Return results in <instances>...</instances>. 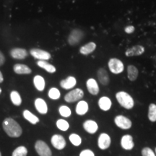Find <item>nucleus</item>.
Wrapping results in <instances>:
<instances>
[{
  "instance_id": "13",
  "label": "nucleus",
  "mask_w": 156,
  "mask_h": 156,
  "mask_svg": "<svg viewBox=\"0 0 156 156\" xmlns=\"http://www.w3.org/2000/svg\"><path fill=\"white\" fill-rule=\"evenodd\" d=\"M86 87L88 92L90 93L91 95H96L98 94L99 90V86L98 84L97 81L95 80L93 78H90L86 82Z\"/></svg>"
},
{
  "instance_id": "14",
  "label": "nucleus",
  "mask_w": 156,
  "mask_h": 156,
  "mask_svg": "<svg viewBox=\"0 0 156 156\" xmlns=\"http://www.w3.org/2000/svg\"><path fill=\"white\" fill-rule=\"evenodd\" d=\"M77 84V80L75 77L73 76H69L66 78V79L62 80L60 82V86H61L63 89L65 90H69L73 88Z\"/></svg>"
},
{
  "instance_id": "35",
  "label": "nucleus",
  "mask_w": 156,
  "mask_h": 156,
  "mask_svg": "<svg viewBox=\"0 0 156 156\" xmlns=\"http://www.w3.org/2000/svg\"><path fill=\"white\" fill-rule=\"evenodd\" d=\"M80 156H95L94 153L90 150L86 149V150H84L80 153Z\"/></svg>"
},
{
  "instance_id": "23",
  "label": "nucleus",
  "mask_w": 156,
  "mask_h": 156,
  "mask_svg": "<svg viewBox=\"0 0 156 156\" xmlns=\"http://www.w3.org/2000/svg\"><path fill=\"white\" fill-rule=\"evenodd\" d=\"M139 75L137 68L134 65H129L127 67V77L130 81H135Z\"/></svg>"
},
{
  "instance_id": "26",
  "label": "nucleus",
  "mask_w": 156,
  "mask_h": 156,
  "mask_svg": "<svg viewBox=\"0 0 156 156\" xmlns=\"http://www.w3.org/2000/svg\"><path fill=\"white\" fill-rule=\"evenodd\" d=\"M37 64L39 67L42 68L49 73H54L56 72V67L54 65L48 63L46 61H38L37 62Z\"/></svg>"
},
{
  "instance_id": "32",
  "label": "nucleus",
  "mask_w": 156,
  "mask_h": 156,
  "mask_svg": "<svg viewBox=\"0 0 156 156\" xmlns=\"http://www.w3.org/2000/svg\"><path fill=\"white\" fill-rule=\"evenodd\" d=\"M69 140L72 142V144L75 146H80L82 143L81 137L77 134H70L69 136Z\"/></svg>"
},
{
  "instance_id": "40",
  "label": "nucleus",
  "mask_w": 156,
  "mask_h": 156,
  "mask_svg": "<svg viewBox=\"0 0 156 156\" xmlns=\"http://www.w3.org/2000/svg\"><path fill=\"white\" fill-rule=\"evenodd\" d=\"M0 156H2V153H1V152H0Z\"/></svg>"
},
{
  "instance_id": "30",
  "label": "nucleus",
  "mask_w": 156,
  "mask_h": 156,
  "mask_svg": "<svg viewBox=\"0 0 156 156\" xmlns=\"http://www.w3.org/2000/svg\"><path fill=\"white\" fill-rule=\"evenodd\" d=\"M56 126L58 129H60L61 131L65 132L68 130V129L69 128V124L67 121L64 119H58L56 122Z\"/></svg>"
},
{
  "instance_id": "11",
  "label": "nucleus",
  "mask_w": 156,
  "mask_h": 156,
  "mask_svg": "<svg viewBox=\"0 0 156 156\" xmlns=\"http://www.w3.org/2000/svg\"><path fill=\"white\" fill-rule=\"evenodd\" d=\"M121 146L123 149L126 150V151H131L133 149L134 143L132 136L129 134H125L123 136L121 140Z\"/></svg>"
},
{
  "instance_id": "21",
  "label": "nucleus",
  "mask_w": 156,
  "mask_h": 156,
  "mask_svg": "<svg viewBox=\"0 0 156 156\" xmlns=\"http://www.w3.org/2000/svg\"><path fill=\"white\" fill-rule=\"evenodd\" d=\"M10 55L16 59H23L28 56V52L24 48H13L10 51Z\"/></svg>"
},
{
  "instance_id": "24",
  "label": "nucleus",
  "mask_w": 156,
  "mask_h": 156,
  "mask_svg": "<svg viewBox=\"0 0 156 156\" xmlns=\"http://www.w3.org/2000/svg\"><path fill=\"white\" fill-rule=\"evenodd\" d=\"M34 84L36 88L38 91H43L46 86L44 78L41 75H36L34 78Z\"/></svg>"
},
{
  "instance_id": "7",
  "label": "nucleus",
  "mask_w": 156,
  "mask_h": 156,
  "mask_svg": "<svg viewBox=\"0 0 156 156\" xmlns=\"http://www.w3.org/2000/svg\"><path fill=\"white\" fill-rule=\"evenodd\" d=\"M114 123L119 128L122 129H129L132 127V125L131 120L123 115H119L115 117Z\"/></svg>"
},
{
  "instance_id": "12",
  "label": "nucleus",
  "mask_w": 156,
  "mask_h": 156,
  "mask_svg": "<svg viewBox=\"0 0 156 156\" xmlns=\"http://www.w3.org/2000/svg\"><path fill=\"white\" fill-rule=\"evenodd\" d=\"M145 52V48L141 45H136L132 47L128 48L125 51V55L128 57L131 56H137L142 55Z\"/></svg>"
},
{
  "instance_id": "2",
  "label": "nucleus",
  "mask_w": 156,
  "mask_h": 156,
  "mask_svg": "<svg viewBox=\"0 0 156 156\" xmlns=\"http://www.w3.org/2000/svg\"><path fill=\"white\" fill-rule=\"evenodd\" d=\"M116 98L121 106L126 109H132L134 107V102L132 97L124 91H119L116 94Z\"/></svg>"
},
{
  "instance_id": "16",
  "label": "nucleus",
  "mask_w": 156,
  "mask_h": 156,
  "mask_svg": "<svg viewBox=\"0 0 156 156\" xmlns=\"http://www.w3.org/2000/svg\"><path fill=\"white\" fill-rule=\"evenodd\" d=\"M35 107H36V110L41 114H46L48 112V106L46 104V101L44 99L38 98H36L35 101Z\"/></svg>"
},
{
  "instance_id": "33",
  "label": "nucleus",
  "mask_w": 156,
  "mask_h": 156,
  "mask_svg": "<svg viewBox=\"0 0 156 156\" xmlns=\"http://www.w3.org/2000/svg\"><path fill=\"white\" fill-rule=\"evenodd\" d=\"M58 112H59V114L62 116L65 117V118L69 117L72 114L71 109H70L69 107L67 106H60L59 108H58Z\"/></svg>"
},
{
  "instance_id": "1",
  "label": "nucleus",
  "mask_w": 156,
  "mask_h": 156,
  "mask_svg": "<svg viewBox=\"0 0 156 156\" xmlns=\"http://www.w3.org/2000/svg\"><path fill=\"white\" fill-rule=\"evenodd\" d=\"M2 126L4 131L10 137L17 138L22 135V128L18 123L13 119L6 118L3 121Z\"/></svg>"
},
{
  "instance_id": "8",
  "label": "nucleus",
  "mask_w": 156,
  "mask_h": 156,
  "mask_svg": "<svg viewBox=\"0 0 156 156\" xmlns=\"http://www.w3.org/2000/svg\"><path fill=\"white\" fill-rule=\"evenodd\" d=\"M30 53L35 58H37L39 61H47L51 57L50 53L48 51L39 48H32Z\"/></svg>"
},
{
  "instance_id": "9",
  "label": "nucleus",
  "mask_w": 156,
  "mask_h": 156,
  "mask_svg": "<svg viewBox=\"0 0 156 156\" xmlns=\"http://www.w3.org/2000/svg\"><path fill=\"white\" fill-rule=\"evenodd\" d=\"M51 145L55 147L56 149L63 150L66 147V140L64 138L63 136L60 135V134H54L52 136L51 139Z\"/></svg>"
},
{
  "instance_id": "36",
  "label": "nucleus",
  "mask_w": 156,
  "mask_h": 156,
  "mask_svg": "<svg viewBox=\"0 0 156 156\" xmlns=\"http://www.w3.org/2000/svg\"><path fill=\"white\" fill-rule=\"evenodd\" d=\"M134 30H135L134 27L132 26V25H130V26L126 27L125 29H124V31H125L127 34H131L134 32Z\"/></svg>"
},
{
  "instance_id": "41",
  "label": "nucleus",
  "mask_w": 156,
  "mask_h": 156,
  "mask_svg": "<svg viewBox=\"0 0 156 156\" xmlns=\"http://www.w3.org/2000/svg\"><path fill=\"white\" fill-rule=\"evenodd\" d=\"M155 153H156V147H155Z\"/></svg>"
},
{
  "instance_id": "15",
  "label": "nucleus",
  "mask_w": 156,
  "mask_h": 156,
  "mask_svg": "<svg viewBox=\"0 0 156 156\" xmlns=\"http://www.w3.org/2000/svg\"><path fill=\"white\" fill-rule=\"evenodd\" d=\"M97 77L100 83L103 85H108L110 79H109V75L107 71L103 68H100L97 71Z\"/></svg>"
},
{
  "instance_id": "28",
  "label": "nucleus",
  "mask_w": 156,
  "mask_h": 156,
  "mask_svg": "<svg viewBox=\"0 0 156 156\" xmlns=\"http://www.w3.org/2000/svg\"><path fill=\"white\" fill-rule=\"evenodd\" d=\"M148 119L151 122H156V105L151 103L148 108Z\"/></svg>"
},
{
  "instance_id": "39",
  "label": "nucleus",
  "mask_w": 156,
  "mask_h": 156,
  "mask_svg": "<svg viewBox=\"0 0 156 156\" xmlns=\"http://www.w3.org/2000/svg\"><path fill=\"white\" fill-rule=\"evenodd\" d=\"M1 93H2V89L0 88V94H1Z\"/></svg>"
},
{
  "instance_id": "20",
  "label": "nucleus",
  "mask_w": 156,
  "mask_h": 156,
  "mask_svg": "<svg viewBox=\"0 0 156 156\" xmlns=\"http://www.w3.org/2000/svg\"><path fill=\"white\" fill-rule=\"evenodd\" d=\"M13 69H14L15 73L18 74V75H29L32 72L30 67L25 64H15L13 67Z\"/></svg>"
},
{
  "instance_id": "4",
  "label": "nucleus",
  "mask_w": 156,
  "mask_h": 156,
  "mask_svg": "<svg viewBox=\"0 0 156 156\" xmlns=\"http://www.w3.org/2000/svg\"><path fill=\"white\" fill-rule=\"evenodd\" d=\"M84 96V92L80 88H76L69 91L64 96V101L67 103H74L80 101Z\"/></svg>"
},
{
  "instance_id": "31",
  "label": "nucleus",
  "mask_w": 156,
  "mask_h": 156,
  "mask_svg": "<svg viewBox=\"0 0 156 156\" xmlns=\"http://www.w3.org/2000/svg\"><path fill=\"white\" fill-rule=\"evenodd\" d=\"M48 97L50 98L52 100H57L61 96V93H60V91L58 90L57 88L56 87H52L48 91Z\"/></svg>"
},
{
  "instance_id": "27",
  "label": "nucleus",
  "mask_w": 156,
  "mask_h": 156,
  "mask_svg": "<svg viewBox=\"0 0 156 156\" xmlns=\"http://www.w3.org/2000/svg\"><path fill=\"white\" fill-rule=\"evenodd\" d=\"M10 99L15 106H19L22 103V98H21L20 95L17 91H12L10 93Z\"/></svg>"
},
{
  "instance_id": "17",
  "label": "nucleus",
  "mask_w": 156,
  "mask_h": 156,
  "mask_svg": "<svg viewBox=\"0 0 156 156\" xmlns=\"http://www.w3.org/2000/svg\"><path fill=\"white\" fill-rule=\"evenodd\" d=\"M83 128L89 134H95L98 129V126L95 121L87 120L83 123Z\"/></svg>"
},
{
  "instance_id": "3",
  "label": "nucleus",
  "mask_w": 156,
  "mask_h": 156,
  "mask_svg": "<svg viewBox=\"0 0 156 156\" xmlns=\"http://www.w3.org/2000/svg\"><path fill=\"white\" fill-rule=\"evenodd\" d=\"M108 69L110 72L114 75H119L123 73L124 69V65L120 59L116 58H112L108 62Z\"/></svg>"
},
{
  "instance_id": "38",
  "label": "nucleus",
  "mask_w": 156,
  "mask_h": 156,
  "mask_svg": "<svg viewBox=\"0 0 156 156\" xmlns=\"http://www.w3.org/2000/svg\"><path fill=\"white\" fill-rule=\"evenodd\" d=\"M3 80H4V77H3L2 73L1 71H0V83H2Z\"/></svg>"
},
{
  "instance_id": "18",
  "label": "nucleus",
  "mask_w": 156,
  "mask_h": 156,
  "mask_svg": "<svg viewBox=\"0 0 156 156\" xmlns=\"http://www.w3.org/2000/svg\"><path fill=\"white\" fill-rule=\"evenodd\" d=\"M112 103L111 99L106 96L101 97L98 100V106L102 111L107 112L112 108Z\"/></svg>"
},
{
  "instance_id": "19",
  "label": "nucleus",
  "mask_w": 156,
  "mask_h": 156,
  "mask_svg": "<svg viewBox=\"0 0 156 156\" xmlns=\"http://www.w3.org/2000/svg\"><path fill=\"white\" fill-rule=\"evenodd\" d=\"M88 103L86 101H80L77 103V106H76L75 112L77 113V114L80 115V116H83V115L87 114V112H88Z\"/></svg>"
},
{
  "instance_id": "6",
  "label": "nucleus",
  "mask_w": 156,
  "mask_h": 156,
  "mask_svg": "<svg viewBox=\"0 0 156 156\" xmlns=\"http://www.w3.org/2000/svg\"><path fill=\"white\" fill-rule=\"evenodd\" d=\"M84 36V33L80 29H74L68 36V43L70 46L77 45Z\"/></svg>"
},
{
  "instance_id": "25",
  "label": "nucleus",
  "mask_w": 156,
  "mask_h": 156,
  "mask_svg": "<svg viewBox=\"0 0 156 156\" xmlns=\"http://www.w3.org/2000/svg\"><path fill=\"white\" fill-rule=\"evenodd\" d=\"M23 117L26 119L28 122L31 123L32 124H36L39 122V119L37 117L36 115L32 114L30 111L25 110L23 113Z\"/></svg>"
},
{
  "instance_id": "37",
  "label": "nucleus",
  "mask_w": 156,
  "mask_h": 156,
  "mask_svg": "<svg viewBox=\"0 0 156 156\" xmlns=\"http://www.w3.org/2000/svg\"><path fill=\"white\" fill-rule=\"evenodd\" d=\"M5 56H4V54L0 51V66L3 65L4 63H5Z\"/></svg>"
},
{
  "instance_id": "10",
  "label": "nucleus",
  "mask_w": 156,
  "mask_h": 156,
  "mask_svg": "<svg viewBox=\"0 0 156 156\" xmlns=\"http://www.w3.org/2000/svg\"><path fill=\"white\" fill-rule=\"evenodd\" d=\"M111 142H112V140H111L110 136L106 133H102L100 134L98 140V146L101 150L104 151L110 147Z\"/></svg>"
},
{
  "instance_id": "29",
  "label": "nucleus",
  "mask_w": 156,
  "mask_h": 156,
  "mask_svg": "<svg viewBox=\"0 0 156 156\" xmlns=\"http://www.w3.org/2000/svg\"><path fill=\"white\" fill-rule=\"evenodd\" d=\"M28 150L25 146H19L13 151L12 156H27Z\"/></svg>"
},
{
  "instance_id": "22",
  "label": "nucleus",
  "mask_w": 156,
  "mask_h": 156,
  "mask_svg": "<svg viewBox=\"0 0 156 156\" xmlns=\"http://www.w3.org/2000/svg\"><path fill=\"white\" fill-rule=\"evenodd\" d=\"M96 48V44L94 42H90L86 44L80 48V53L83 55H88V54L93 53Z\"/></svg>"
},
{
  "instance_id": "5",
  "label": "nucleus",
  "mask_w": 156,
  "mask_h": 156,
  "mask_svg": "<svg viewBox=\"0 0 156 156\" xmlns=\"http://www.w3.org/2000/svg\"><path fill=\"white\" fill-rule=\"evenodd\" d=\"M35 150L39 156H51L52 153L48 145L43 140H37L35 143Z\"/></svg>"
},
{
  "instance_id": "34",
  "label": "nucleus",
  "mask_w": 156,
  "mask_h": 156,
  "mask_svg": "<svg viewBox=\"0 0 156 156\" xmlns=\"http://www.w3.org/2000/svg\"><path fill=\"white\" fill-rule=\"evenodd\" d=\"M142 156H156L153 151V150L150 147H144L142 150Z\"/></svg>"
}]
</instances>
